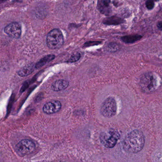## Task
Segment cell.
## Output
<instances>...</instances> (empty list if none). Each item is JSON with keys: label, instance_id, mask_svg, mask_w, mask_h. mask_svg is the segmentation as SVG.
I'll list each match as a JSON object with an SVG mask.
<instances>
[{"label": "cell", "instance_id": "obj_8", "mask_svg": "<svg viewBox=\"0 0 162 162\" xmlns=\"http://www.w3.org/2000/svg\"><path fill=\"white\" fill-rule=\"evenodd\" d=\"M61 104L59 101L52 100L47 102L43 107V111L47 114L57 113L61 109Z\"/></svg>", "mask_w": 162, "mask_h": 162}, {"label": "cell", "instance_id": "obj_2", "mask_svg": "<svg viewBox=\"0 0 162 162\" xmlns=\"http://www.w3.org/2000/svg\"><path fill=\"white\" fill-rule=\"evenodd\" d=\"M158 79L154 73L149 72L144 74L141 78L140 85L144 92L151 93L158 88Z\"/></svg>", "mask_w": 162, "mask_h": 162}, {"label": "cell", "instance_id": "obj_3", "mask_svg": "<svg viewBox=\"0 0 162 162\" xmlns=\"http://www.w3.org/2000/svg\"><path fill=\"white\" fill-rule=\"evenodd\" d=\"M46 42L48 47L51 49L60 48L64 42L61 31L57 29L51 31L47 36Z\"/></svg>", "mask_w": 162, "mask_h": 162}, {"label": "cell", "instance_id": "obj_1", "mask_svg": "<svg viewBox=\"0 0 162 162\" xmlns=\"http://www.w3.org/2000/svg\"><path fill=\"white\" fill-rule=\"evenodd\" d=\"M144 144L145 138L143 134L138 130H133L128 134L123 142L124 149L129 153H136L140 151Z\"/></svg>", "mask_w": 162, "mask_h": 162}, {"label": "cell", "instance_id": "obj_6", "mask_svg": "<svg viewBox=\"0 0 162 162\" xmlns=\"http://www.w3.org/2000/svg\"><path fill=\"white\" fill-rule=\"evenodd\" d=\"M100 112L105 117H111L115 116L117 112V104L112 97L107 98L102 103Z\"/></svg>", "mask_w": 162, "mask_h": 162}, {"label": "cell", "instance_id": "obj_19", "mask_svg": "<svg viewBox=\"0 0 162 162\" xmlns=\"http://www.w3.org/2000/svg\"><path fill=\"white\" fill-rule=\"evenodd\" d=\"M1 1L2 2H3L5 1L6 0H1Z\"/></svg>", "mask_w": 162, "mask_h": 162}, {"label": "cell", "instance_id": "obj_11", "mask_svg": "<svg viewBox=\"0 0 162 162\" xmlns=\"http://www.w3.org/2000/svg\"><path fill=\"white\" fill-rule=\"evenodd\" d=\"M124 22V20L122 19L116 17L112 16L110 17L104 19L103 23L106 25H119L123 23Z\"/></svg>", "mask_w": 162, "mask_h": 162}, {"label": "cell", "instance_id": "obj_13", "mask_svg": "<svg viewBox=\"0 0 162 162\" xmlns=\"http://www.w3.org/2000/svg\"><path fill=\"white\" fill-rule=\"evenodd\" d=\"M142 38V36L139 35L124 36L121 37V40L124 43H133L139 41Z\"/></svg>", "mask_w": 162, "mask_h": 162}, {"label": "cell", "instance_id": "obj_10", "mask_svg": "<svg viewBox=\"0 0 162 162\" xmlns=\"http://www.w3.org/2000/svg\"><path fill=\"white\" fill-rule=\"evenodd\" d=\"M69 85V81L66 80H58L52 84V89L55 91H61L67 88Z\"/></svg>", "mask_w": 162, "mask_h": 162}, {"label": "cell", "instance_id": "obj_12", "mask_svg": "<svg viewBox=\"0 0 162 162\" xmlns=\"http://www.w3.org/2000/svg\"><path fill=\"white\" fill-rule=\"evenodd\" d=\"M55 58V55H52V54L45 56L37 63L35 65V68L39 69V68H41L46 64L48 63L49 62L52 61L53 59H54Z\"/></svg>", "mask_w": 162, "mask_h": 162}, {"label": "cell", "instance_id": "obj_7", "mask_svg": "<svg viewBox=\"0 0 162 162\" xmlns=\"http://www.w3.org/2000/svg\"><path fill=\"white\" fill-rule=\"evenodd\" d=\"M4 31L11 38L18 39L20 38L22 34V27L19 23L13 22L6 26Z\"/></svg>", "mask_w": 162, "mask_h": 162}, {"label": "cell", "instance_id": "obj_15", "mask_svg": "<svg viewBox=\"0 0 162 162\" xmlns=\"http://www.w3.org/2000/svg\"><path fill=\"white\" fill-rule=\"evenodd\" d=\"M81 57V54L78 52H76L72 54V56L68 60L69 62H75L80 59Z\"/></svg>", "mask_w": 162, "mask_h": 162}, {"label": "cell", "instance_id": "obj_18", "mask_svg": "<svg viewBox=\"0 0 162 162\" xmlns=\"http://www.w3.org/2000/svg\"><path fill=\"white\" fill-rule=\"evenodd\" d=\"M157 27L159 29V30L162 31V22H159L157 24Z\"/></svg>", "mask_w": 162, "mask_h": 162}, {"label": "cell", "instance_id": "obj_4", "mask_svg": "<svg viewBox=\"0 0 162 162\" xmlns=\"http://www.w3.org/2000/svg\"><path fill=\"white\" fill-rule=\"evenodd\" d=\"M120 138L118 132L114 129H110L100 134V142L107 148H112L115 146Z\"/></svg>", "mask_w": 162, "mask_h": 162}, {"label": "cell", "instance_id": "obj_5", "mask_svg": "<svg viewBox=\"0 0 162 162\" xmlns=\"http://www.w3.org/2000/svg\"><path fill=\"white\" fill-rule=\"evenodd\" d=\"M35 148V144L33 141L29 139L20 141L15 146V151L20 157L29 155L33 152Z\"/></svg>", "mask_w": 162, "mask_h": 162}, {"label": "cell", "instance_id": "obj_14", "mask_svg": "<svg viewBox=\"0 0 162 162\" xmlns=\"http://www.w3.org/2000/svg\"><path fill=\"white\" fill-rule=\"evenodd\" d=\"M34 68L32 65L27 66L26 67H23L20 69L18 72V74L20 76L22 77H26L32 73L34 71Z\"/></svg>", "mask_w": 162, "mask_h": 162}, {"label": "cell", "instance_id": "obj_9", "mask_svg": "<svg viewBox=\"0 0 162 162\" xmlns=\"http://www.w3.org/2000/svg\"><path fill=\"white\" fill-rule=\"evenodd\" d=\"M110 0H101L98 2V8L100 13L105 15H109L111 12Z\"/></svg>", "mask_w": 162, "mask_h": 162}, {"label": "cell", "instance_id": "obj_16", "mask_svg": "<svg viewBox=\"0 0 162 162\" xmlns=\"http://www.w3.org/2000/svg\"><path fill=\"white\" fill-rule=\"evenodd\" d=\"M146 8L148 10H152L153 9V7L155 5L154 2L153 0H147L146 2Z\"/></svg>", "mask_w": 162, "mask_h": 162}, {"label": "cell", "instance_id": "obj_17", "mask_svg": "<svg viewBox=\"0 0 162 162\" xmlns=\"http://www.w3.org/2000/svg\"><path fill=\"white\" fill-rule=\"evenodd\" d=\"M107 47L110 49V51H111V52H113V51H117V44H115V43H110L108 45Z\"/></svg>", "mask_w": 162, "mask_h": 162}]
</instances>
